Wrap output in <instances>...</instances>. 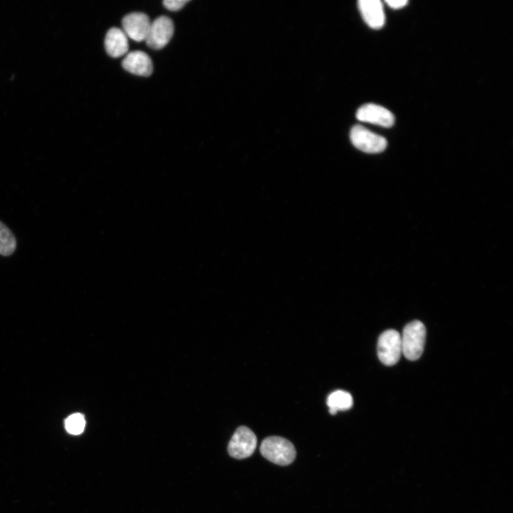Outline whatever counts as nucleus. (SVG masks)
<instances>
[{
	"label": "nucleus",
	"mask_w": 513,
	"mask_h": 513,
	"mask_svg": "<svg viewBox=\"0 0 513 513\" xmlns=\"http://www.w3.org/2000/svg\"><path fill=\"white\" fill-rule=\"evenodd\" d=\"M260 452L268 460L283 466L291 464L296 457L293 444L279 436L266 437L261 444Z\"/></svg>",
	"instance_id": "nucleus-1"
},
{
	"label": "nucleus",
	"mask_w": 513,
	"mask_h": 513,
	"mask_svg": "<svg viewBox=\"0 0 513 513\" xmlns=\"http://www.w3.org/2000/svg\"><path fill=\"white\" fill-rule=\"evenodd\" d=\"M401 336L402 353L410 361L418 359L424 350L426 329L420 321H413L403 328Z\"/></svg>",
	"instance_id": "nucleus-2"
},
{
	"label": "nucleus",
	"mask_w": 513,
	"mask_h": 513,
	"mask_svg": "<svg viewBox=\"0 0 513 513\" xmlns=\"http://www.w3.org/2000/svg\"><path fill=\"white\" fill-rule=\"evenodd\" d=\"M350 140L357 149L367 153L381 152L387 147L385 138L361 125H356L351 128Z\"/></svg>",
	"instance_id": "nucleus-3"
},
{
	"label": "nucleus",
	"mask_w": 513,
	"mask_h": 513,
	"mask_svg": "<svg viewBox=\"0 0 513 513\" xmlns=\"http://www.w3.org/2000/svg\"><path fill=\"white\" fill-rule=\"evenodd\" d=\"M402 354L400 334L395 330L389 329L380 334L378 341V356L386 366L395 365Z\"/></svg>",
	"instance_id": "nucleus-4"
},
{
	"label": "nucleus",
	"mask_w": 513,
	"mask_h": 513,
	"mask_svg": "<svg viewBox=\"0 0 513 513\" xmlns=\"http://www.w3.org/2000/svg\"><path fill=\"white\" fill-rule=\"evenodd\" d=\"M256 437L246 426L239 427L228 444V452L234 458L244 459L251 456L256 447Z\"/></svg>",
	"instance_id": "nucleus-5"
},
{
	"label": "nucleus",
	"mask_w": 513,
	"mask_h": 513,
	"mask_svg": "<svg viewBox=\"0 0 513 513\" xmlns=\"http://www.w3.org/2000/svg\"><path fill=\"white\" fill-rule=\"evenodd\" d=\"M173 33L172 21L165 16H159L150 24L145 39L146 44L152 49H161L170 41Z\"/></svg>",
	"instance_id": "nucleus-6"
},
{
	"label": "nucleus",
	"mask_w": 513,
	"mask_h": 513,
	"mask_svg": "<svg viewBox=\"0 0 513 513\" xmlns=\"http://www.w3.org/2000/svg\"><path fill=\"white\" fill-rule=\"evenodd\" d=\"M149 17L144 13L133 12L125 15L122 20L123 31L131 39L145 41L150 26Z\"/></svg>",
	"instance_id": "nucleus-7"
},
{
	"label": "nucleus",
	"mask_w": 513,
	"mask_h": 513,
	"mask_svg": "<svg viewBox=\"0 0 513 513\" xmlns=\"http://www.w3.org/2000/svg\"><path fill=\"white\" fill-rule=\"evenodd\" d=\"M356 117L360 121L385 128L393 126L395 122V117L390 110L373 103L365 104L360 107L356 113Z\"/></svg>",
	"instance_id": "nucleus-8"
},
{
	"label": "nucleus",
	"mask_w": 513,
	"mask_h": 513,
	"mask_svg": "<svg viewBox=\"0 0 513 513\" xmlns=\"http://www.w3.org/2000/svg\"><path fill=\"white\" fill-rule=\"evenodd\" d=\"M361 14L367 25L378 29L385 24L383 5L380 0H360L358 2Z\"/></svg>",
	"instance_id": "nucleus-9"
},
{
	"label": "nucleus",
	"mask_w": 513,
	"mask_h": 513,
	"mask_svg": "<svg viewBox=\"0 0 513 513\" xmlns=\"http://www.w3.org/2000/svg\"><path fill=\"white\" fill-rule=\"evenodd\" d=\"M122 66L127 71L141 76H149L153 70L151 58L141 51L130 52L123 60Z\"/></svg>",
	"instance_id": "nucleus-10"
},
{
	"label": "nucleus",
	"mask_w": 513,
	"mask_h": 513,
	"mask_svg": "<svg viewBox=\"0 0 513 513\" xmlns=\"http://www.w3.org/2000/svg\"><path fill=\"white\" fill-rule=\"evenodd\" d=\"M104 43L107 53L114 58L120 57L128 51V36L122 29L116 27L108 31Z\"/></svg>",
	"instance_id": "nucleus-11"
},
{
	"label": "nucleus",
	"mask_w": 513,
	"mask_h": 513,
	"mask_svg": "<svg viewBox=\"0 0 513 513\" xmlns=\"http://www.w3.org/2000/svg\"><path fill=\"white\" fill-rule=\"evenodd\" d=\"M353 403L351 395L342 390L331 393L327 398V405L331 415L336 414L338 410L350 409L353 405Z\"/></svg>",
	"instance_id": "nucleus-12"
},
{
	"label": "nucleus",
	"mask_w": 513,
	"mask_h": 513,
	"mask_svg": "<svg viewBox=\"0 0 513 513\" xmlns=\"http://www.w3.org/2000/svg\"><path fill=\"white\" fill-rule=\"evenodd\" d=\"M16 247V240L10 229L0 221V254L9 256Z\"/></svg>",
	"instance_id": "nucleus-13"
},
{
	"label": "nucleus",
	"mask_w": 513,
	"mask_h": 513,
	"mask_svg": "<svg viewBox=\"0 0 513 513\" xmlns=\"http://www.w3.org/2000/svg\"><path fill=\"white\" fill-rule=\"evenodd\" d=\"M86 420L81 413H74L69 415L65 420V428L68 432L72 435L81 434L85 428Z\"/></svg>",
	"instance_id": "nucleus-14"
},
{
	"label": "nucleus",
	"mask_w": 513,
	"mask_h": 513,
	"mask_svg": "<svg viewBox=\"0 0 513 513\" xmlns=\"http://www.w3.org/2000/svg\"><path fill=\"white\" fill-rule=\"evenodd\" d=\"M189 0H165L164 6L170 11H178L181 9Z\"/></svg>",
	"instance_id": "nucleus-15"
},
{
	"label": "nucleus",
	"mask_w": 513,
	"mask_h": 513,
	"mask_svg": "<svg viewBox=\"0 0 513 513\" xmlns=\"http://www.w3.org/2000/svg\"><path fill=\"white\" fill-rule=\"evenodd\" d=\"M389 7L393 9H399L405 6L408 3L407 0H398V1H393V0H387L385 1Z\"/></svg>",
	"instance_id": "nucleus-16"
}]
</instances>
